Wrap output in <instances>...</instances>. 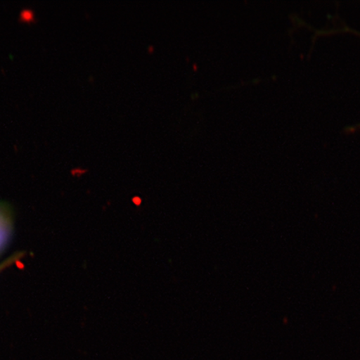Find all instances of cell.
Here are the masks:
<instances>
[{
	"label": "cell",
	"mask_w": 360,
	"mask_h": 360,
	"mask_svg": "<svg viewBox=\"0 0 360 360\" xmlns=\"http://www.w3.org/2000/svg\"><path fill=\"white\" fill-rule=\"evenodd\" d=\"M10 235V220L8 219L6 213L0 209V250L6 245Z\"/></svg>",
	"instance_id": "cell-1"
}]
</instances>
